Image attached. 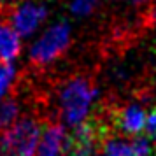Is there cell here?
Instances as JSON below:
<instances>
[{
	"label": "cell",
	"instance_id": "1",
	"mask_svg": "<svg viewBox=\"0 0 156 156\" xmlns=\"http://www.w3.org/2000/svg\"><path fill=\"white\" fill-rule=\"evenodd\" d=\"M95 97H97V90L88 79L69 81L60 95V107H62L63 119L74 126L81 125L90 112Z\"/></svg>",
	"mask_w": 156,
	"mask_h": 156
},
{
	"label": "cell",
	"instance_id": "2",
	"mask_svg": "<svg viewBox=\"0 0 156 156\" xmlns=\"http://www.w3.org/2000/svg\"><path fill=\"white\" fill-rule=\"evenodd\" d=\"M41 126L32 118H23L0 135V153L4 156H35Z\"/></svg>",
	"mask_w": 156,
	"mask_h": 156
},
{
	"label": "cell",
	"instance_id": "3",
	"mask_svg": "<svg viewBox=\"0 0 156 156\" xmlns=\"http://www.w3.org/2000/svg\"><path fill=\"white\" fill-rule=\"evenodd\" d=\"M70 42V27L67 21L55 23L44 32V35L37 41L30 49V60L37 65L49 63L56 60Z\"/></svg>",
	"mask_w": 156,
	"mask_h": 156
},
{
	"label": "cell",
	"instance_id": "4",
	"mask_svg": "<svg viewBox=\"0 0 156 156\" xmlns=\"http://www.w3.org/2000/svg\"><path fill=\"white\" fill-rule=\"evenodd\" d=\"M46 7L44 5H37L32 2H27L12 12V28L20 34V35H30L37 30V27L42 23L46 18Z\"/></svg>",
	"mask_w": 156,
	"mask_h": 156
},
{
	"label": "cell",
	"instance_id": "5",
	"mask_svg": "<svg viewBox=\"0 0 156 156\" xmlns=\"http://www.w3.org/2000/svg\"><path fill=\"white\" fill-rule=\"evenodd\" d=\"M146 119H147V116L144 112V109L137 105H128L119 109L112 121L123 133L137 137L142 130H146Z\"/></svg>",
	"mask_w": 156,
	"mask_h": 156
},
{
	"label": "cell",
	"instance_id": "6",
	"mask_svg": "<svg viewBox=\"0 0 156 156\" xmlns=\"http://www.w3.org/2000/svg\"><path fill=\"white\" fill-rule=\"evenodd\" d=\"M67 135L62 125H48L42 133L37 156H60L65 147Z\"/></svg>",
	"mask_w": 156,
	"mask_h": 156
},
{
	"label": "cell",
	"instance_id": "7",
	"mask_svg": "<svg viewBox=\"0 0 156 156\" xmlns=\"http://www.w3.org/2000/svg\"><path fill=\"white\" fill-rule=\"evenodd\" d=\"M20 34L7 25H0V63H11L20 55Z\"/></svg>",
	"mask_w": 156,
	"mask_h": 156
},
{
	"label": "cell",
	"instance_id": "8",
	"mask_svg": "<svg viewBox=\"0 0 156 156\" xmlns=\"http://www.w3.org/2000/svg\"><path fill=\"white\" fill-rule=\"evenodd\" d=\"M18 112H20V109H18V104L14 100L2 102V105H0V130L2 132L14 125L16 118H18Z\"/></svg>",
	"mask_w": 156,
	"mask_h": 156
},
{
	"label": "cell",
	"instance_id": "9",
	"mask_svg": "<svg viewBox=\"0 0 156 156\" xmlns=\"http://www.w3.org/2000/svg\"><path fill=\"white\" fill-rule=\"evenodd\" d=\"M102 153L104 156H135L132 142L128 144L125 140H105Z\"/></svg>",
	"mask_w": 156,
	"mask_h": 156
},
{
	"label": "cell",
	"instance_id": "10",
	"mask_svg": "<svg viewBox=\"0 0 156 156\" xmlns=\"http://www.w3.org/2000/svg\"><path fill=\"white\" fill-rule=\"evenodd\" d=\"M14 67L11 63H0V98L7 93L9 86L14 79Z\"/></svg>",
	"mask_w": 156,
	"mask_h": 156
},
{
	"label": "cell",
	"instance_id": "11",
	"mask_svg": "<svg viewBox=\"0 0 156 156\" xmlns=\"http://www.w3.org/2000/svg\"><path fill=\"white\" fill-rule=\"evenodd\" d=\"M97 0H72L70 4V9L74 14L77 16H84L88 12H91V9L95 7Z\"/></svg>",
	"mask_w": 156,
	"mask_h": 156
},
{
	"label": "cell",
	"instance_id": "12",
	"mask_svg": "<svg viewBox=\"0 0 156 156\" xmlns=\"http://www.w3.org/2000/svg\"><path fill=\"white\" fill-rule=\"evenodd\" d=\"M132 147H133L135 156H149L151 154V144L146 137H135L133 142H132Z\"/></svg>",
	"mask_w": 156,
	"mask_h": 156
},
{
	"label": "cell",
	"instance_id": "13",
	"mask_svg": "<svg viewBox=\"0 0 156 156\" xmlns=\"http://www.w3.org/2000/svg\"><path fill=\"white\" fill-rule=\"evenodd\" d=\"M146 132H147V135L156 142V107L149 112L147 119H146Z\"/></svg>",
	"mask_w": 156,
	"mask_h": 156
},
{
	"label": "cell",
	"instance_id": "14",
	"mask_svg": "<svg viewBox=\"0 0 156 156\" xmlns=\"http://www.w3.org/2000/svg\"><path fill=\"white\" fill-rule=\"evenodd\" d=\"M151 16H153V20L156 21V2L153 4V7H151Z\"/></svg>",
	"mask_w": 156,
	"mask_h": 156
},
{
	"label": "cell",
	"instance_id": "15",
	"mask_svg": "<svg viewBox=\"0 0 156 156\" xmlns=\"http://www.w3.org/2000/svg\"><path fill=\"white\" fill-rule=\"evenodd\" d=\"M132 2H142V0H132Z\"/></svg>",
	"mask_w": 156,
	"mask_h": 156
},
{
	"label": "cell",
	"instance_id": "16",
	"mask_svg": "<svg viewBox=\"0 0 156 156\" xmlns=\"http://www.w3.org/2000/svg\"><path fill=\"white\" fill-rule=\"evenodd\" d=\"M2 2H4V0H0V4H2Z\"/></svg>",
	"mask_w": 156,
	"mask_h": 156
}]
</instances>
